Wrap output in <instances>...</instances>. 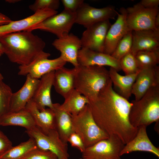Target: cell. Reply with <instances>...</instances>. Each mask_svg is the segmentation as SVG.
<instances>
[{"label": "cell", "instance_id": "17", "mask_svg": "<svg viewBox=\"0 0 159 159\" xmlns=\"http://www.w3.org/2000/svg\"><path fill=\"white\" fill-rule=\"evenodd\" d=\"M77 61L79 65L81 66H108L118 72L121 70L119 61L111 55L86 48H82L79 50Z\"/></svg>", "mask_w": 159, "mask_h": 159}, {"label": "cell", "instance_id": "26", "mask_svg": "<svg viewBox=\"0 0 159 159\" xmlns=\"http://www.w3.org/2000/svg\"><path fill=\"white\" fill-rule=\"evenodd\" d=\"M0 125L19 126L25 128L26 130L36 126L32 115L25 109L16 112H8L1 115Z\"/></svg>", "mask_w": 159, "mask_h": 159}, {"label": "cell", "instance_id": "20", "mask_svg": "<svg viewBox=\"0 0 159 159\" xmlns=\"http://www.w3.org/2000/svg\"><path fill=\"white\" fill-rule=\"evenodd\" d=\"M146 127L143 125L138 127L135 136L125 145L121 152V156L133 152L143 151L152 153L159 157V148L156 147L149 139Z\"/></svg>", "mask_w": 159, "mask_h": 159}, {"label": "cell", "instance_id": "42", "mask_svg": "<svg viewBox=\"0 0 159 159\" xmlns=\"http://www.w3.org/2000/svg\"><path fill=\"white\" fill-rule=\"evenodd\" d=\"M20 1V0H6V1L9 3H15L16 2H18L19 1Z\"/></svg>", "mask_w": 159, "mask_h": 159}, {"label": "cell", "instance_id": "5", "mask_svg": "<svg viewBox=\"0 0 159 159\" xmlns=\"http://www.w3.org/2000/svg\"><path fill=\"white\" fill-rule=\"evenodd\" d=\"M71 117L74 132L81 138L86 148L109 137L96 122L88 104Z\"/></svg>", "mask_w": 159, "mask_h": 159}, {"label": "cell", "instance_id": "38", "mask_svg": "<svg viewBox=\"0 0 159 159\" xmlns=\"http://www.w3.org/2000/svg\"><path fill=\"white\" fill-rule=\"evenodd\" d=\"M140 3L144 7L153 8L158 7L159 0H142Z\"/></svg>", "mask_w": 159, "mask_h": 159}, {"label": "cell", "instance_id": "12", "mask_svg": "<svg viewBox=\"0 0 159 159\" xmlns=\"http://www.w3.org/2000/svg\"><path fill=\"white\" fill-rule=\"evenodd\" d=\"M57 14L56 10L44 9L37 11L32 15L17 21L0 25V38L12 33L29 31L49 17Z\"/></svg>", "mask_w": 159, "mask_h": 159}, {"label": "cell", "instance_id": "44", "mask_svg": "<svg viewBox=\"0 0 159 159\" xmlns=\"http://www.w3.org/2000/svg\"></svg>", "mask_w": 159, "mask_h": 159}, {"label": "cell", "instance_id": "33", "mask_svg": "<svg viewBox=\"0 0 159 159\" xmlns=\"http://www.w3.org/2000/svg\"><path fill=\"white\" fill-rule=\"evenodd\" d=\"M60 1L58 0H36L29 6V8L34 12L44 9L56 10L58 9Z\"/></svg>", "mask_w": 159, "mask_h": 159}, {"label": "cell", "instance_id": "22", "mask_svg": "<svg viewBox=\"0 0 159 159\" xmlns=\"http://www.w3.org/2000/svg\"><path fill=\"white\" fill-rule=\"evenodd\" d=\"M25 109L32 115L36 126L43 133L46 134L52 130H56L53 109L48 108L39 110L32 99L27 103Z\"/></svg>", "mask_w": 159, "mask_h": 159}, {"label": "cell", "instance_id": "15", "mask_svg": "<svg viewBox=\"0 0 159 159\" xmlns=\"http://www.w3.org/2000/svg\"><path fill=\"white\" fill-rule=\"evenodd\" d=\"M52 44L60 52V56L67 62L71 63L75 68L79 66L77 57L82 45L80 39L78 37L69 33L56 39Z\"/></svg>", "mask_w": 159, "mask_h": 159}, {"label": "cell", "instance_id": "2", "mask_svg": "<svg viewBox=\"0 0 159 159\" xmlns=\"http://www.w3.org/2000/svg\"><path fill=\"white\" fill-rule=\"evenodd\" d=\"M32 32H14L0 38L4 54L11 62L19 66L26 65L36 59L50 56L44 51V42Z\"/></svg>", "mask_w": 159, "mask_h": 159}, {"label": "cell", "instance_id": "9", "mask_svg": "<svg viewBox=\"0 0 159 159\" xmlns=\"http://www.w3.org/2000/svg\"><path fill=\"white\" fill-rule=\"evenodd\" d=\"M76 13L64 9L60 13L52 16L30 29L29 31L37 29L49 32L60 37L69 34L75 23Z\"/></svg>", "mask_w": 159, "mask_h": 159}, {"label": "cell", "instance_id": "34", "mask_svg": "<svg viewBox=\"0 0 159 159\" xmlns=\"http://www.w3.org/2000/svg\"><path fill=\"white\" fill-rule=\"evenodd\" d=\"M24 159H58L52 152L37 148L32 151Z\"/></svg>", "mask_w": 159, "mask_h": 159}, {"label": "cell", "instance_id": "6", "mask_svg": "<svg viewBox=\"0 0 159 159\" xmlns=\"http://www.w3.org/2000/svg\"><path fill=\"white\" fill-rule=\"evenodd\" d=\"M26 132L34 140L38 148L52 152L58 159H69L67 144L61 140L56 130L46 134L36 126Z\"/></svg>", "mask_w": 159, "mask_h": 159}, {"label": "cell", "instance_id": "24", "mask_svg": "<svg viewBox=\"0 0 159 159\" xmlns=\"http://www.w3.org/2000/svg\"><path fill=\"white\" fill-rule=\"evenodd\" d=\"M139 71L135 74L122 75L115 69L110 67L109 75L114 90L128 100L132 95V87Z\"/></svg>", "mask_w": 159, "mask_h": 159}, {"label": "cell", "instance_id": "35", "mask_svg": "<svg viewBox=\"0 0 159 159\" xmlns=\"http://www.w3.org/2000/svg\"><path fill=\"white\" fill-rule=\"evenodd\" d=\"M67 142H69L72 147L75 148L82 153L86 148L80 136L75 132L72 133L69 136Z\"/></svg>", "mask_w": 159, "mask_h": 159}, {"label": "cell", "instance_id": "31", "mask_svg": "<svg viewBox=\"0 0 159 159\" xmlns=\"http://www.w3.org/2000/svg\"><path fill=\"white\" fill-rule=\"evenodd\" d=\"M12 93L10 87L0 78V116L8 112Z\"/></svg>", "mask_w": 159, "mask_h": 159}, {"label": "cell", "instance_id": "23", "mask_svg": "<svg viewBox=\"0 0 159 159\" xmlns=\"http://www.w3.org/2000/svg\"><path fill=\"white\" fill-rule=\"evenodd\" d=\"M75 69L63 67L55 71L53 86L56 91L64 98L75 89Z\"/></svg>", "mask_w": 159, "mask_h": 159}, {"label": "cell", "instance_id": "11", "mask_svg": "<svg viewBox=\"0 0 159 159\" xmlns=\"http://www.w3.org/2000/svg\"><path fill=\"white\" fill-rule=\"evenodd\" d=\"M111 25L107 20L86 28L80 39L82 48L103 52L106 37Z\"/></svg>", "mask_w": 159, "mask_h": 159}, {"label": "cell", "instance_id": "25", "mask_svg": "<svg viewBox=\"0 0 159 159\" xmlns=\"http://www.w3.org/2000/svg\"><path fill=\"white\" fill-rule=\"evenodd\" d=\"M53 110L54 113L56 130L61 140L67 143L69 136L74 132L71 115L62 110L58 103H53Z\"/></svg>", "mask_w": 159, "mask_h": 159}, {"label": "cell", "instance_id": "1", "mask_svg": "<svg viewBox=\"0 0 159 159\" xmlns=\"http://www.w3.org/2000/svg\"><path fill=\"white\" fill-rule=\"evenodd\" d=\"M132 104L114 90L111 80L88 104L98 126L109 136L117 137L125 145L133 138L138 130L129 120Z\"/></svg>", "mask_w": 159, "mask_h": 159}, {"label": "cell", "instance_id": "14", "mask_svg": "<svg viewBox=\"0 0 159 159\" xmlns=\"http://www.w3.org/2000/svg\"><path fill=\"white\" fill-rule=\"evenodd\" d=\"M117 19L111 25L106 37L103 52L111 55L120 40L130 30L126 21L125 8H120L117 12Z\"/></svg>", "mask_w": 159, "mask_h": 159}, {"label": "cell", "instance_id": "28", "mask_svg": "<svg viewBox=\"0 0 159 159\" xmlns=\"http://www.w3.org/2000/svg\"><path fill=\"white\" fill-rule=\"evenodd\" d=\"M37 148L34 140L30 138L16 146H12L0 156V159H24L32 151Z\"/></svg>", "mask_w": 159, "mask_h": 159}, {"label": "cell", "instance_id": "41", "mask_svg": "<svg viewBox=\"0 0 159 159\" xmlns=\"http://www.w3.org/2000/svg\"><path fill=\"white\" fill-rule=\"evenodd\" d=\"M4 54V48L2 44L0 42V57Z\"/></svg>", "mask_w": 159, "mask_h": 159}, {"label": "cell", "instance_id": "36", "mask_svg": "<svg viewBox=\"0 0 159 159\" xmlns=\"http://www.w3.org/2000/svg\"><path fill=\"white\" fill-rule=\"evenodd\" d=\"M64 9L72 13H76L84 3L83 0H62Z\"/></svg>", "mask_w": 159, "mask_h": 159}, {"label": "cell", "instance_id": "30", "mask_svg": "<svg viewBox=\"0 0 159 159\" xmlns=\"http://www.w3.org/2000/svg\"><path fill=\"white\" fill-rule=\"evenodd\" d=\"M132 45V31H129L119 42L111 55L119 61L122 57L131 51Z\"/></svg>", "mask_w": 159, "mask_h": 159}, {"label": "cell", "instance_id": "21", "mask_svg": "<svg viewBox=\"0 0 159 159\" xmlns=\"http://www.w3.org/2000/svg\"><path fill=\"white\" fill-rule=\"evenodd\" d=\"M55 71L42 76L39 81L32 99L37 108L41 110L47 107L53 109V103L51 96Z\"/></svg>", "mask_w": 159, "mask_h": 159}, {"label": "cell", "instance_id": "43", "mask_svg": "<svg viewBox=\"0 0 159 159\" xmlns=\"http://www.w3.org/2000/svg\"><path fill=\"white\" fill-rule=\"evenodd\" d=\"M0 78L3 79H4V77L2 74L0 73Z\"/></svg>", "mask_w": 159, "mask_h": 159}, {"label": "cell", "instance_id": "7", "mask_svg": "<svg viewBox=\"0 0 159 159\" xmlns=\"http://www.w3.org/2000/svg\"><path fill=\"white\" fill-rule=\"evenodd\" d=\"M125 144L117 137L110 136L86 148L80 159H121Z\"/></svg>", "mask_w": 159, "mask_h": 159}, {"label": "cell", "instance_id": "37", "mask_svg": "<svg viewBox=\"0 0 159 159\" xmlns=\"http://www.w3.org/2000/svg\"><path fill=\"white\" fill-rule=\"evenodd\" d=\"M12 146L11 141L0 130V156L6 152Z\"/></svg>", "mask_w": 159, "mask_h": 159}, {"label": "cell", "instance_id": "32", "mask_svg": "<svg viewBox=\"0 0 159 159\" xmlns=\"http://www.w3.org/2000/svg\"><path fill=\"white\" fill-rule=\"evenodd\" d=\"M121 70L125 75L135 73L140 70L135 56L131 51L119 60Z\"/></svg>", "mask_w": 159, "mask_h": 159}, {"label": "cell", "instance_id": "3", "mask_svg": "<svg viewBox=\"0 0 159 159\" xmlns=\"http://www.w3.org/2000/svg\"><path fill=\"white\" fill-rule=\"evenodd\" d=\"M75 68V89L89 101L95 99L110 80L109 70L104 67L79 65Z\"/></svg>", "mask_w": 159, "mask_h": 159}, {"label": "cell", "instance_id": "4", "mask_svg": "<svg viewBox=\"0 0 159 159\" xmlns=\"http://www.w3.org/2000/svg\"><path fill=\"white\" fill-rule=\"evenodd\" d=\"M131 102L129 120L133 127H147L159 121V85L150 89L139 100Z\"/></svg>", "mask_w": 159, "mask_h": 159}, {"label": "cell", "instance_id": "10", "mask_svg": "<svg viewBox=\"0 0 159 159\" xmlns=\"http://www.w3.org/2000/svg\"><path fill=\"white\" fill-rule=\"evenodd\" d=\"M117 12L112 6L97 8L84 3L76 12L75 23L86 28L100 22L114 19Z\"/></svg>", "mask_w": 159, "mask_h": 159}, {"label": "cell", "instance_id": "27", "mask_svg": "<svg viewBox=\"0 0 159 159\" xmlns=\"http://www.w3.org/2000/svg\"><path fill=\"white\" fill-rule=\"evenodd\" d=\"M64 98V102L60 105L61 108L73 115L79 113L85 106L89 103L87 98L75 89Z\"/></svg>", "mask_w": 159, "mask_h": 159}, {"label": "cell", "instance_id": "16", "mask_svg": "<svg viewBox=\"0 0 159 159\" xmlns=\"http://www.w3.org/2000/svg\"><path fill=\"white\" fill-rule=\"evenodd\" d=\"M159 85V66L140 69L133 84L132 93L140 99L150 89Z\"/></svg>", "mask_w": 159, "mask_h": 159}, {"label": "cell", "instance_id": "19", "mask_svg": "<svg viewBox=\"0 0 159 159\" xmlns=\"http://www.w3.org/2000/svg\"><path fill=\"white\" fill-rule=\"evenodd\" d=\"M132 34L131 51L134 55L139 51L159 48V29L133 31Z\"/></svg>", "mask_w": 159, "mask_h": 159}, {"label": "cell", "instance_id": "13", "mask_svg": "<svg viewBox=\"0 0 159 159\" xmlns=\"http://www.w3.org/2000/svg\"><path fill=\"white\" fill-rule=\"evenodd\" d=\"M66 63L60 56L53 59L40 58L28 65L19 66L18 74L23 76L28 75L33 78L39 79L46 74L64 67Z\"/></svg>", "mask_w": 159, "mask_h": 159}, {"label": "cell", "instance_id": "40", "mask_svg": "<svg viewBox=\"0 0 159 159\" xmlns=\"http://www.w3.org/2000/svg\"><path fill=\"white\" fill-rule=\"evenodd\" d=\"M155 26L157 29H159V12L156 16L154 21Z\"/></svg>", "mask_w": 159, "mask_h": 159}, {"label": "cell", "instance_id": "18", "mask_svg": "<svg viewBox=\"0 0 159 159\" xmlns=\"http://www.w3.org/2000/svg\"><path fill=\"white\" fill-rule=\"evenodd\" d=\"M25 82L17 92L13 93L9 112H17L25 108L31 100L39 83V79L27 75Z\"/></svg>", "mask_w": 159, "mask_h": 159}, {"label": "cell", "instance_id": "29", "mask_svg": "<svg viewBox=\"0 0 159 159\" xmlns=\"http://www.w3.org/2000/svg\"><path fill=\"white\" fill-rule=\"evenodd\" d=\"M135 56L140 69L153 67L159 63V48L139 51Z\"/></svg>", "mask_w": 159, "mask_h": 159}, {"label": "cell", "instance_id": "39", "mask_svg": "<svg viewBox=\"0 0 159 159\" xmlns=\"http://www.w3.org/2000/svg\"><path fill=\"white\" fill-rule=\"evenodd\" d=\"M11 21L9 17L0 12V25L7 24Z\"/></svg>", "mask_w": 159, "mask_h": 159}, {"label": "cell", "instance_id": "8", "mask_svg": "<svg viewBox=\"0 0 159 159\" xmlns=\"http://www.w3.org/2000/svg\"><path fill=\"white\" fill-rule=\"evenodd\" d=\"M126 9V21L130 31L157 29L154 21L159 13L158 7L147 8L139 3Z\"/></svg>", "mask_w": 159, "mask_h": 159}]
</instances>
